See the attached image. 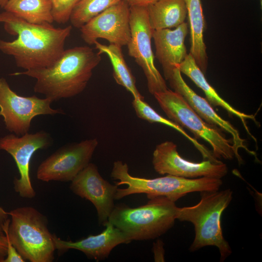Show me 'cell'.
<instances>
[{
  "mask_svg": "<svg viewBox=\"0 0 262 262\" xmlns=\"http://www.w3.org/2000/svg\"><path fill=\"white\" fill-rule=\"evenodd\" d=\"M0 23L8 33L17 36L12 41L0 39V51L13 56L16 66L25 70L51 66L65 50L72 28L30 23L6 11L0 13Z\"/></svg>",
  "mask_w": 262,
  "mask_h": 262,
  "instance_id": "6da1fadb",
  "label": "cell"
},
{
  "mask_svg": "<svg viewBox=\"0 0 262 262\" xmlns=\"http://www.w3.org/2000/svg\"><path fill=\"white\" fill-rule=\"evenodd\" d=\"M101 60V54L93 48L87 46L75 47L65 49L48 67L11 75H26L35 79L34 92L43 94L54 101L81 93Z\"/></svg>",
  "mask_w": 262,
  "mask_h": 262,
  "instance_id": "7a4b0ae2",
  "label": "cell"
},
{
  "mask_svg": "<svg viewBox=\"0 0 262 262\" xmlns=\"http://www.w3.org/2000/svg\"><path fill=\"white\" fill-rule=\"evenodd\" d=\"M200 200L196 204L178 207L177 220L192 223L195 236L189 249L196 251L207 246L217 247L220 254V262L229 256L232 250L223 235L221 216L232 199V191H222L200 192Z\"/></svg>",
  "mask_w": 262,
  "mask_h": 262,
  "instance_id": "3957f363",
  "label": "cell"
},
{
  "mask_svg": "<svg viewBox=\"0 0 262 262\" xmlns=\"http://www.w3.org/2000/svg\"><path fill=\"white\" fill-rule=\"evenodd\" d=\"M117 186L126 185L125 188L117 190L115 200L137 194H145L150 199L164 196L175 202L188 193L219 190L222 185L221 179L200 177L189 179L171 175L154 179L134 177L129 172L126 163L120 161L114 163L111 173Z\"/></svg>",
  "mask_w": 262,
  "mask_h": 262,
  "instance_id": "277c9868",
  "label": "cell"
},
{
  "mask_svg": "<svg viewBox=\"0 0 262 262\" xmlns=\"http://www.w3.org/2000/svg\"><path fill=\"white\" fill-rule=\"evenodd\" d=\"M8 214L11 219L1 223L2 229L24 260L52 262L56 248L47 217L31 206L17 208Z\"/></svg>",
  "mask_w": 262,
  "mask_h": 262,
  "instance_id": "5b68a950",
  "label": "cell"
},
{
  "mask_svg": "<svg viewBox=\"0 0 262 262\" xmlns=\"http://www.w3.org/2000/svg\"><path fill=\"white\" fill-rule=\"evenodd\" d=\"M178 208L175 202L167 197L158 196L136 208L123 204L115 205L108 221L131 241L154 239L173 226Z\"/></svg>",
  "mask_w": 262,
  "mask_h": 262,
  "instance_id": "8992f818",
  "label": "cell"
},
{
  "mask_svg": "<svg viewBox=\"0 0 262 262\" xmlns=\"http://www.w3.org/2000/svg\"><path fill=\"white\" fill-rule=\"evenodd\" d=\"M153 95L170 120L210 145L215 158L231 160L235 156L239 163L242 162L241 156L235 152L232 140L228 139L220 128L205 122L180 94L167 89Z\"/></svg>",
  "mask_w": 262,
  "mask_h": 262,
  "instance_id": "52a82bcc",
  "label": "cell"
},
{
  "mask_svg": "<svg viewBox=\"0 0 262 262\" xmlns=\"http://www.w3.org/2000/svg\"><path fill=\"white\" fill-rule=\"evenodd\" d=\"M130 26L131 38L127 45L129 55L142 69L150 94L168 89L165 80L157 69L151 47L154 30L150 26L147 7L131 6Z\"/></svg>",
  "mask_w": 262,
  "mask_h": 262,
  "instance_id": "ba28073f",
  "label": "cell"
},
{
  "mask_svg": "<svg viewBox=\"0 0 262 262\" xmlns=\"http://www.w3.org/2000/svg\"><path fill=\"white\" fill-rule=\"evenodd\" d=\"M52 102L49 98H40L35 95H18L4 78H0V116L3 117L6 128L17 136L28 132L31 121L36 116L64 114L61 110L51 107Z\"/></svg>",
  "mask_w": 262,
  "mask_h": 262,
  "instance_id": "9c48e42d",
  "label": "cell"
},
{
  "mask_svg": "<svg viewBox=\"0 0 262 262\" xmlns=\"http://www.w3.org/2000/svg\"><path fill=\"white\" fill-rule=\"evenodd\" d=\"M98 145V140L93 138L61 147L41 163L37 178L45 182L71 181L90 163Z\"/></svg>",
  "mask_w": 262,
  "mask_h": 262,
  "instance_id": "30bf717a",
  "label": "cell"
},
{
  "mask_svg": "<svg viewBox=\"0 0 262 262\" xmlns=\"http://www.w3.org/2000/svg\"><path fill=\"white\" fill-rule=\"evenodd\" d=\"M52 139L47 132L40 131L28 132L21 137L9 134L0 138V149L5 150L14 158L20 177L14 180V189L24 198H33L36 193L30 176V164L34 153L39 149L49 147Z\"/></svg>",
  "mask_w": 262,
  "mask_h": 262,
  "instance_id": "8fae6325",
  "label": "cell"
},
{
  "mask_svg": "<svg viewBox=\"0 0 262 262\" xmlns=\"http://www.w3.org/2000/svg\"><path fill=\"white\" fill-rule=\"evenodd\" d=\"M152 164L161 175H171L189 179L210 177L221 179L228 173L227 165L221 161L205 160L200 163L187 161L177 151V145L166 141L158 145L153 152Z\"/></svg>",
  "mask_w": 262,
  "mask_h": 262,
  "instance_id": "7c38bea8",
  "label": "cell"
},
{
  "mask_svg": "<svg viewBox=\"0 0 262 262\" xmlns=\"http://www.w3.org/2000/svg\"><path fill=\"white\" fill-rule=\"evenodd\" d=\"M130 8L121 0L92 18L80 28L83 41L92 45L102 38L121 47L127 46L131 38Z\"/></svg>",
  "mask_w": 262,
  "mask_h": 262,
  "instance_id": "4fadbf2b",
  "label": "cell"
},
{
  "mask_svg": "<svg viewBox=\"0 0 262 262\" xmlns=\"http://www.w3.org/2000/svg\"><path fill=\"white\" fill-rule=\"evenodd\" d=\"M71 182V191L94 205L99 224L105 226L115 206L114 200L118 186L104 180L99 174L97 166L91 163Z\"/></svg>",
  "mask_w": 262,
  "mask_h": 262,
  "instance_id": "5bb4252c",
  "label": "cell"
},
{
  "mask_svg": "<svg viewBox=\"0 0 262 262\" xmlns=\"http://www.w3.org/2000/svg\"><path fill=\"white\" fill-rule=\"evenodd\" d=\"M166 80L174 91L180 94L205 122L219 127L232 136L233 146L238 155H239V149L243 148L249 153L256 156L255 153L249 150L245 145V140L241 137L238 131L229 121L220 116L206 99L197 95L188 85L178 67L175 68Z\"/></svg>",
  "mask_w": 262,
  "mask_h": 262,
  "instance_id": "9a60e30c",
  "label": "cell"
},
{
  "mask_svg": "<svg viewBox=\"0 0 262 262\" xmlns=\"http://www.w3.org/2000/svg\"><path fill=\"white\" fill-rule=\"evenodd\" d=\"M105 227V229L99 234L91 235L75 242L62 240L53 234L55 248L60 254L70 249L78 250L88 258L98 261L107 258L117 246L131 241L126 234L109 221Z\"/></svg>",
  "mask_w": 262,
  "mask_h": 262,
  "instance_id": "2e32d148",
  "label": "cell"
},
{
  "mask_svg": "<svg viewBox=\"0 0 262 262\" xmlns=\"http://www.w3.org/2000/svg\"><path fill=\"white\" fill-rule=\"evenodd\" d=\"M188 32V23L185 22L173 30L164 29L153 32L155 57L162 66L165 80L188 54L184 44Z\"/></svg>",
  "mask_w": 262,
  "mask_h": 262,
  "instance_id": "e0dca14e",
  "label": "cell"
},
{
  "mask_svg": "<svg viewBox=\"0 0 262 262\" xmlns=\"http://www.w3.org/2000/svg\"><path fill=\"white\" fill-rule=\"evenodd\" d=\"M181 73L189 77L197 86L204 93L206 99L212 105L220 106L226 110L229 115H234L239 117L246 131L249 135L256 140L250 133L248 128L246 125V120L247 119L257 122L253 115H248L242 113L231 106L228 102L222 98L215 90L207 82L204 74L196 64L192 55L189 53L182 62L178 67Z\"/></svg>",
  "mask_w": 262,
  "mask_h": 262,
  "instance_id": "ac0fdd59",
  "label": "cell"
},
{
  "mask_svg": "<svg viewBox=\"0 0 262 262\" xmlns=\"http://www.w3.org/2000/svg\"><path fill=\"white\" fill-rule=\"evenodd\" d=\"M190 29V53L204 74L208 66L203 33L205 22L200 0H184Z\"/></svg>",
  "mask_w": 262,
  "mask_h": 262,
  "instance_id": "d6986e66",
  "label": "cell"
},
{
  "mask_svg": "<svg viewBox=\"0 0 262 262\" xmlns=\"http://www.w3.org/2000/svg\"><path fill=\"white\" fill-rule=\"evenodd\" d=\"M147 7L153 30L176 28L187 16L184 0H158Z\"/></svg>",
  "mask_w": 262,
  "mask_h": 262,
  "instance_id": "ffe728a7",
  "label": "cell"
},
{
  "mask_svg": "<svg viewBox=\"0 0 262 262\" xmlns=\"http://www.w3.org/2000/svg\"><path fill=\"white\" fill-rule=\"evenodd\" d=\"M95 49L100 54H106L113 67V77L116 83L131 93L133 98L144 99L136 86L135 78L127 64L122 47L110 44L103 45L98 41L94 43Z\"/></svg>",
  "mask_w": 262,
  "mask_h": 262,
  "instance_id": "44dd1931",
  "label": "cell"
},
{
  "mask_svg": "<svg viewBox=\"0 0 262 262\" xmlns=\"http://www.w3.org/2000/svg\"><path fill=\"white\" fill-rule=\"evenodd\" d=\"M3 8L30 23L54 21L50 0H9Z\"/></svg>",
  "mask_w": 262,
  "mask_h": 262,
  "instance_id": "7402d4cb",
  "label": "cell"
},
{
  "mask_svg": "<svg viewBox=\"0 0 262 262\" xmlns=\"http://www.w3.org/2000/svg\"><path fill=\"white\" fill-rule=\"evenodd\" d=\"M132 106L137 116L150 123H159L168 126L176 130L189 140L201 154L205 160H209L213 162H218L220 160L214 157L212 151L205 146L199 143L195 138L189 135L180 126L162 116L157 113L144 99L133 98Z\"/></svg>",
  "mask_w": 262,
  "mask_h": 262,
  "instance_id": "603a6c76",
  "label": "cell"
},
{
  "mask_svg": "<svg viewBox=\"0 0 262 262\" xmlns=\"http://www.w3.org/2000/svg\"><path fill=\"white\" fill-rule=\"evenodd\" d=\"M121 0H80L70 18L71 26L80 29L90 19Z\"/></svg>",
  "mask_w": 262,
  "mask_h": 262,
  "instance_id": "cb8c5ba5",
  "label": "cell"
},
{
  "mask_svg": "<svg viewBox=\"0 0 262 262\" xmlns=\"http://www.w3.org/2000/svg\"><path fill=\"white\" fill-rule=\"evenodd\" d=\"M80 0H50L54 21L64 24L70 20L72 12Z\"/></svg>",
  "mask_w": 262,
  "mask_h": 262,
  "instance_id": "d4e9b609",
  "label": "cell"
},
{
  "mask_svg": "<svg viewBox=\"0 0 262 262\" xmlns=\"http://www.w3.org/2000/svg\"><path fill=\"white\" fill-rule=\"evenodd\" d=\"M5 234L7 238V251L6 256L2 262H25V261L13 246L7 234Z\"/></svg>",
  "mask_w": 262,
  "mask_h": 262,
  "instance_id": "484cf974",
  "label": "cell"
},
{
  "mask_svg": "<svg viewBox=\"0 0 262 262\" xmlns=\"http://www.w3.org/2000/svg\"><path fill=\"white\" fill-rule=\"evenodd\" d=\"M7 242L5 232L0 223V262H2L7 255Z\"/></svg>",
  "mask_w": 262,
  "mask_h": 262,
  "instance_id": "4316f807",
  "label": "cell"
},
{
  "mask_svg": "<svg viewBox=\"0 0 262 262\" xmlns=\"http://www.w3.org/2000/svg\"><path fill=\"white\" fill-rule=\"evenodd\" d=\"M131 6H147L158 0H125Z\"/></svg>",
  "mask_w": 262,
  "mask_h": 262,
  "instance_id": "83f0119b",
  "label": "cell"
},
{
  "mask_svg": "<svg viewBox=\"0 0 262 262\" xmlns=\"http://www.w3.org/2000/svg\"><path fill=\"white\" fill-rule=\"evenodd\" d=\"M8 213L0 207V223H2L8 218Z\"/></svg>",
  "mask_w": 262,
  "mask_h": 262,
  "instance_id": "f1b7e54d",
  "label": "cell"
},
{
  "mask_svg": "<svg viewBox=\"0 0 262 262\" xmlns=\"http://www.w3.org/2000/svg\"><path fill=\"white\" fill-rule=\"evenodd\" d=\"M9 0H0V6L3 8Z\"/></svg>",
  "mask_w": 262,
  "mask_h": 262,
  "instance_id": "f546056e",
  "label": "cell"
}]
</instances>
